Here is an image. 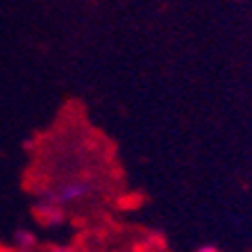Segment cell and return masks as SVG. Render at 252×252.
I'll return each mask as SVG.
<instances>
[{
    "mask_svg": "<svg viewBox=\"0 0 252 252\" xmlns=\"http://www.w3.org/2000/svg\"><path fill=\"white\" fill-rule=\"evenodd\" d=\"M91 193V184L87 180H66L64 184H59L53 191V198L50 202L55 205H68V202H80L87 195Z\"/></svg>",
    "mask_w": 252,
    "mask_h": 252,
    "instance_id": "obj_1",
    "label": "cell"
},
{
    "mask_svg": "<svg viewBox=\"0 0 252 252\" xmlns=\"http://www.w3.org/2000/svg\"><path fill=\"white\" fill-rule=\"evenodd\" d=\"M14 243H16L18 248L28 250V248H32L36 243V236L32 234V232H28V229H18L16 234H14Z\"/></svg>",
    "mask_w": 252,
    "mask_h": 252,
    "instance_id": "obj_2",
    "label": "cell"
},
{
    "mask_svg": "<svg viewBox=\"0 0 252 252\" xmlns=\"http://www.w3.org/2000/svg\"><path fill=\"white\" fill-rule=\"evenodd\" d=\"M195 252H218V248H214V246H202V248H198Z\"/></svg>",
    "mask_w": 252,
    "mask_h": 252,
    "instance_id": "obj_3",
    "label": "cell"
},
{
    "mask_svg": "<svg viewBox=\"0 0 252 252\" xmlns=\"http://www.w3.org/2000/svg\"><path fill=\"white\" fill-rule=\"evenodd\" d=\"M57 252H75V250H70V248H62V250H57Z\"/></svg>",
    "mask_w": 252,
    "mask_h": 252,
    "instance_id": "obj_4",
    "label": "cell"
}]
</instances>
